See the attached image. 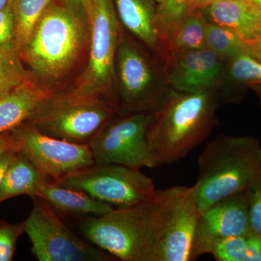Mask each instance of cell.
<instances>
[{"label": "cell", "instance_id": "cell-26", "mask_svg": "<svg viewBox=\"0 0 261 261\" xmlns=\"http://www.w3.org/2000/svg\"><path fill=\"white\" fill-rule=\"evenodd\" d=\"M247 236H233L218 242L211 253L219 261H243Z\"/></svg>", "mask_w": 261, "mask_h": 261}, {"label": "cell", "instance_id": "cell-34", "mask_svg": "<svg viewBox=\"0 0 261 261\" xmlns=\"http://www.w3.org/2000/svg\"><path fill=\"white\" fill-rule=\"evenodd\" d=\"M63 2L65 4L84 12L87 16L88 15L90 9L91 0H63Z\"/></svg>", "mask_w": 261, "mask_h": 261}, {"label": "cell", "instance_id": "cell-37", "mask_svg": "<svg viewBox=\"0 0 261 261\" xmlns=\"http://www.w3.org/2000/svg\"><path fill=\"white\" fill-rule=\"evenodd\" d=\"M11 0H0V10L6 8L10 4Z\"/></svg>", "mask_w": 261, "mask_h": 261}, {"label": "cell", "instance_id": "cell-38", "mask_svg": "<svg viewBox=\"0 0 261 261\" xmlns=\"http://www.w3.org/2000/svg\"><path fill=\"white\" fill-rule=\"evenodd\" d=\"M248 1L261 9V0H248Z\"/></svg>", "mask_w": 261, "mask_h": 261}, {"label": "cell", "instance_id": "cell-28", "mask_svg": "<svg viewBox=\"0 0 261 261\" xmlns=\"http://www.w3.org/2000/svg\"><path fill=\"white\" fill-rule=\"evenodd\" d=\"M251 232L261 236V173L247 189Z\"/></svg>", "mask_w": 261, "mask_h": 261}, {"label": "cell", "instance_id": "cell-22", "mask_svg": "<svg viewBox=\"0 0 261 261\" xmlns=\"http://www.w3.org/2000/svg\"><path fill=\"white\" fill-rule=\"evenodd\" d=\"M197 9V0H165L158 4L156 30L164 51L166 43L187 17Z\"/></svg>", "mask_w": 261, "mask_h": 261}, {"label": "cell", "instance_id": "cell-33", "mask_svg": "<svg viewBox=\"0 0 261 261\" xmlns=\"http://www.w3.org/2000/svg\"><path fill=\"white\" fill-rule=\"evenodd\" d=\"M15 152L16 151L15 150L8 151L0 156V187L2 186L5 174Z\"/></svg>", "mask_w": 261, "mask_h": 261}, {"label": "cell", "instance_id": "cell-10", "mask_svg": "<svg viewBox=\"0 0 261 261\" xmlns=\"http://www.w3.org/2000/svg\"><path fill=\"white\" fill-rule=\"evenodd\" d=\"M157 261H189L200 217L195 185L158 190Z\"/></svg>", "mask_w": 261, "mask_h": 261}, {"label": "cell", "instance_id": "cell-35", "mask_svg": "<svg viewBox=\"0 0 261 261\" xmlns=\"http://www.w3.org/2000/svg\"><path fill=\"white\" fill-rule=\"evenodd\" d=\"M220 1V0H197V6L198 9H202L207 5L214 3V2Z\"/></svg>", "mask_w": 261, "mask_h": 261}, {"label": "cell", "instance_id": "cell-24", "mask_svg": "<svg viewBox=\"0 0 261 261\" xmlns=\"http://www.w3.org/2000/svg\"><path fill=\"white\" fill-rule=\"evenodd\" d=\"M14 44H0V97L27 82Z\"/></svg>", "mask_w": 261, "mask_h": 261}, {"label": "cell", "instance_id": "cell-7", "mask_svg": "<svg viewBox=\"0 0 261 261\" xmlns=\"http://www.w3.org/2000/svg\"><path fill=\"white\" fill-rule=\"evenodd\" d=\"M58 183L85 192L116 208L142 205L157 197L152 178L140 169L116 163H94Z\"/></svg>", "mask_w": 261, "mask_h": 261}, {"label": "cell", "instance_id": "cell-21", "mask_svg": "<svg viewBox=\"0 0 261 261\" xmlns=\"http://www.w3.org/2000/svg\"><path fill=\"white\" fill-rule=\"evenodd\" d=\"M206 23L207 20L202 10L197 9L192 12L166 43L165 51L167 59L173 53L207 47L205 39Z\"/></svg>", "mask_w": 261, "mask_h": 261}, {"label": "cell", "instance_id": "cell-14", "mask_svg": "<svg viewBox=\"0 0 261 261\" xmlns=\"http://www.w3.org/2000/svg\"><path fill=\"white\" fill-rule=\"evenodd\" d=\"M166 72L171 89L200 92L221 88L226 75V62L208 47L173 53Z\"/></svg>", "mask_w": 261, "mask_h": 261}, {"label": "cell", "instance_id": "cell-16", "mask_svg": "<svg viewBox=\"0 0 261 261\" xmlns=\"http://www.w3.org/2000/svg\"><path fill=\"white\" fill-rule=\"evenodd\" d=\"M200 10L207 21L231 29L244 42L257 37L261 9L248 0H220Z\"/></svg>", "mask_w": 261, "mask_h": 261}, {"label": "cell", "instance_id": "cell-15", "mask_svg": "<svg viewBox=\"0 0 261 261\" xmlns=\"http://www.w3.org/2000/svg\"><path fill=\"white\" fill-rule=\"evenodd\" d=\"M117 15L130 33L155 53L165 64L167 57L156 30L154 0H113Z\"/></svg>", "mask_w": 261, "mask_h": 261}, {"label": "cell", "instance_id": "cell-6", "mask_svg": "<svg viewBox=\"0 0 261 261\" xmlns=\"http://www.w3.org/2000/svg\"><path fill=\"white\" fill-rule=\"evenodd\" d=\"M116 65L119 103L125 113L154 112L170 90L166 66L150 61L127 37L120 38Z\"/></svg>", "mask_w": 261, "mask_h": 261}, {"label": "cell", "instance_id": "cell-18", "mask_svg": "<svg viewBox=\"0 0 261 261\" xmlns=\"http://www.w3.org/2000/svg\"><path fill=\"white\" fill-rule=\"evenodd\" d=\"M37 197L47 201L55 211L68 214L102 216L116 208L85 192L62 186L50 180L43 184Z\"/></svg>", "mask_w": 261, "mask_h": 261}, {"label": "cell", "instance_id": "cell-27", "mask_svg": "<svg viewBox=\"0 0 261 261\" xmlns=\"http://www.w3.org/2000/svg\"><path fill=\"white\" fill-rule=\"evenodd\" d=\"M24 232L23 221L11 224L0 220V261L13 260L18 239Z\"/></svg>", "mask_w": 261, "mask_h": 261}, {"label": "cell", "instance_id": "cell-5", "mask_svg": "<svg viewBox=\"0 0 261 261\" xmlns=\"http://www.w3.org/2000/svg\"><path fill=\"white\" fill-rule=\"evenodd\" d=\"M118 112L113 103L100 98L70 94L51 95L36 108L23 125L53 138L88 145Z\"/></svg>", "mask_w": 261, "mask_h": 261}, {"label": "cell", "instance_id": "cell-17", "mask_svg": "<svg viewBox=\"0 0 261 261\" xmlns=\"http://www.w3.org/2000/svg\"><path fill=\"white\" fill-rule=\"evenodd\" d=\"M51 95L49 89L27 81L0 97V135L23 125L36 108Z\"/></svg>", "mask_w": 261, "mask_h": 261}, {"label": "cell", "instance_id": "cell-9", "mask_svg": "<svg viewBox=\"0 0 261 261\" xmlns=\"http://www.w3.org/2000/svg\"><path fill=\"white\" fill-rule=\"evenodd\" d=\"M33 207L23 221L32 252L39 261H113L111 254L84 241L61 221L47 201L32 197Z\"/></svg>", "mask_w": 261, "mask_h": 261}, {"label": "cell", "instance_id": "cell-1", "mask_svg": "<svg viewBox=\"0 0 261 261\" xmlns=\"http://www.w3.org/2000/svg\"><path fill=\"white\" fill-rule=\"evenodd\" d=\"M218 91L183 92L170 89L154 111L147 133L155 167L186 157L208 138L217 124Z\"/></svg>", "mask_w": 261, "mask_h": 261}, {"label": "cell", "instance_id": "cell-31", "mask_svg": "<svg viewBox=\"0 0 261 261\" xmlns=\"http://www.w3.org/2000/svg\"><path fill=\"white\" fill-rule=\"evenodd\" d=\"M10 150L16 151V142L12 130L0 135V156Z\"/></svg>", "mask_w": 261, "mask_h": 261}, {"label": "cell", "instance_id": "cell-32", "mask_svg": "<svg viewBox=\"0 0 261 261\" xmlns=\"http://www.w3.org/2000/svg\"><path fill=\"white\" fill-rule=\"evenodd\" d=\"M245 43L246 53L261 62V36H257L255 39L247 41Z\"/></svg>", "mask_w": 261, "mask_h": 261}, {"label": "cell", "instance_id": "cell-36", "mask_svg": "<svg viewBox=\"0 0 261 261\" xmlns=\"http://www.w3.org/2000/svg\"><path fill=\"white\" fill-rule=\"evenodd\" d=\"M249 89H251L256 95L259 99V104H260V108L261 111V85H252L248 87Z\"/></svg>", "mask_w": 261, "mask_h": 261}, {"label": "cell", "instance_id": "cell-8", "mask_svg": "<svg viewBox=\"0 0 261 261\" xmlns=\"http://www.w3.org/2000/svg\"><path fill=\"white\" fill-rule=\"evenodd\" d=\"M113 0H91L87 19L91 37L87 69L72 94L78 97L113 96L120 24Z\"/></svg>", "mask_w": 261, "mask_h": 261}, {"label": "cell", "instance_id": "cell-2", "mask_svg": "<svg viewBox=\"0 0 261 261\" xmlns=\"http://www.w3.org/2000/svg\"><path fill=\"white\" fill-rule=\"evenodd\" d=\"M195 186L201 213L216 202L245 191L261 173V144L251 136L220 135L197 160Z\"/></svg>", "mask_w": 261, "mask_h": 261}, {"label": "cell", "instance_id": "cell-19", "mask_svg": "<svg viewBox=\"0 0 261 261\" xmlns=\"http://www.w3.org/2000/svg\"><path fill=\"white\" fill-rule=\"evenodd\" d=\"M49 180L25 156L15 152L0 187V203L19 195L37 197L43 184Z\"/></svg>", "mask_w": 261, "mask_h": 261}, {"label": "cell", "instance_id": "cell-40", "mask_svg": "<svg viewBox=\"0 0 261 261\" xmlns=\"http://www.w3.org/2000/svg\"><path fill=\"white\" fill-rule=\"evenodd\" d=\"M154 1L156 2V3H158V4H160V3H163V2H164L165 0H154Z\"/></svg>", "mask_w": 261, "mask_h": 261}, {"label": "cell", "instance_id": "cell-39", "mask_svg": "<svg viewBox=\"0 0 261 261\" xmlns=\"http://www.w3.org/2000/svg\"><path fill=\"white\" fill-rule=\"evenodd\" d=\"M257 36H261V16L259 21L258 27H257Z\"/></svg>", "mask_w": 261, "mask_h": 261}, {"label": "cell", "instance_id": "cell-3", "mask_svg": "<svg viewBox=\"0 0 261 261\" xmlns=\"http://www.w3.org/2000/svg\"><path fill=\"white\" fill-rule=\"evenodd\" d=\"M87 15L70 5L51 3L21 53L38 74L58 78L75 63L88 36Z\"/></svg>", "mask_w": 261, "mask_h": 261}, {"label": "cell", "instance_id": "cell-11", "mask_svg": "<svg viewBox=\"0 0 261 261\" xmlns=\"http://www.w3.org/2000/svg\"><path fill=\"white\" fill-rule=\"evenodd\" d=\"M153 116V112H141L113 116L89 144L95 163H116L137 169L155 168L147 140Z\"/></svg>", "mask_w": 261, "mask_h": 261}, {"label": "cell", "instance_id": "cell-23", "mask_svg": "<svg viewBox=\"0 0 261 261\" xmlns=\"http://www.w3.org/2000/svg\"><path fill=\"white\" fill-rule=\"evenodd\" d=\"M205 39L207 47L226 61L239 54L246 53L245 43L236 32L207 20L205 25Z\"/></svg>", "mask_w": 261, "mask_h": 261}, {"label": "cell", "instance_id": "cell-12", "mask_svg": "<svg viewBox=\"0 0 261 261\" xmlns=\"http://www.w3.org/2000/svg\"><path fill=\"white\" fill-rule=\"evenodd\" d=\"M12 132L16 142V152L25 156L51 181H61L95 163L88 145L53 138L25 125Z\"/></svg>", "mask_w": 261, "mask_h": 261}, {"label": "cell", "instance_id": "cell-30", "mask_svg": "<svg viewBox=\"0 0 261 261\" xmlns=\"http://www.w3.org/2000/svg\"><path fill=\"white\" fill-rule=\"evenodd\" d=\"M243 261H261V236L250 232L247 235L246 249Z\"/></svg>", "mask_w": 261, "mask_h": 261}, {"label": "cell", "instance_id": "cell-25", "mask_svg": "<svg viewBox=\"0 0 261 261\" xmlns=\"http://www.w3.org/2000/svg\"><path fill=\"white\" fill-rule=\"evenodd\" d=\"M226 74L236 83L249 87L261 85V62L246 53L227 60Z\"/></svg>", "mask_w": 261, "mask_h": 261}, {"label": "cell", "instance_id": "cell-20", "mask_svg": "<svg viewBox=\"0 0 261 261\" xmlns=\"http://www.w3.org/2000/svg\"><path fill=\"white\" fill-rule=\"evenodd\" d=\"M51 2L53 0L10 1L14 20V44L18 53L25 49L39 18Z\"/></svg>", "mask_w": 261, "mask_h": 261}, {"label": "cell", "instance_id": "cell-29", "mask_svg": "<svg viewBox=\"0 0 261 261\" xmlns=\"http://www.w3.org/2000/svg\"><path fill=\"white\" fill-rule=\"evenodd\" d=\"M0 44H14V20L10 4L0 10Z\"/></svg>", "mask_w": 261, "mask_h": 261}, {"label": "cell", "instance_id": "cell-13", "mask_svg": "<svg viewBox=\"0 0 261 261\" xmlns=\"http://www.w3.org/2000/svg\"><path fill=\"white\" fill-rule=\"evenodd\" d=\"M251 232L247 190L216 202L201 213L192 240L190 260L211 254L218 242Z\"/></svg>", "mask_w": 261, "mask_h": 261}, {"label": "cell", "instance_id": "cell-4", "mask_svg": "<svg viewBox=\"0 0 261 261\" xmlns=\"http://www.w3.org/2000/svg\"><path fill=\"white\" fill-rule=\"evenodd\" d=\"M80 230L91 243L118 260L157 261L155 200L84 219Z\"/></svg>", "mask_w": 261, "mask_h": 261}]
</instances>
